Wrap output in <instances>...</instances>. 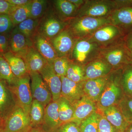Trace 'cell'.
Instances as JSON below:
<instances>
[{
    "mask_svg": "<svg viewBox=\"0 0 132 132\" xmlns=\"http://www.w3.org/2000/svg\"><path fill=\"white\" fill-rule=\"evenodd\" d=\"M15 27L8 14H0V34H9Z\"/></svg>",
    "mask_w": 132,
    "mask_h": 132,
    "instance_id": "obj_37",
    "label": "cell"
},
{
    "mask_svg": "<svg viewBox=\"0 0 132 132\" xmlns=\"http://www.w3.org/2000/svg\"><path fill=\"white\" fill-rule=\"evenodd\" d=\"M82 67L84 81L105 77L113 70L106 61L101 58L90 62Z\"/></svg>",
    "mask_w": 132,
    "mask_h": 132,
    "instance_id": "obj_14",
    "label": "cell"
},
{
    "mask_svg": "<svg viewBox=\"0 0 132 132\" xmlns=\"http://www.w3.org/2000/svg\"><path fill=\"white\" fill-rule=\"evenodd\" d=\"M29 132H46L40 127L31 128Z\"/></svg>",
    "mask_w": 132,
    "mask_h": 132,
    "instance_id": "obj_46",
    "label": "cell"
},
{
    "mask_svg": "<svg viewBox=\"0 0 132 132\" xmlns=\"http://www.w3.org/2000/svg\"><path fill=\"white\" fill-rule=\"evenodd\" d=\"M126 131L127 132H132V123L129 124Z\"/></svg>",
    "mask_w": 132,
    "mask_h": 132,
    "instance_id": "obj_47",
    "label": "cell"
},
{
    "mask_svg": "<svg viewBox=\"0 0 132 132\" xmlns=\"http://www.w3.org/2000/svg\"><path fill=\"white\" fill-rule=\"evenodd\" d=\"M10 34H0V55L9 52Z\"/></svg>",
    "mask_w": 132,
    "mask_h": 132,
    "instance_id": "obj_39",
    "label": "cell"
},
{
    "mask_svg": "<svg viewBox=\"0 0 132 132\" xmlns=\"http://www.w3.org/2000/svg\"><path fill=\"white\" fill-rule=\"evenodd\" d=\"M98 132H118L101 114L98 124Z\"/></svg>",
    "mask_w": 132,
    "mask_h": 132,
    "instance_id": "obj_38",
    "label": "cell"
},
{
    "mask_svg": "<svg viewBox=\"0 0 132 132\" xmlns=\"http://www.w3.org/2000/svg\"><path fill=\"white\" fill-rule=\"evenodd\" d=\"M101 115L97 111L82 121L79 126L80 132H98V124Z\"/></svg>",
    "mask_w": 132,
    "mask_h": 132,
    "instance_id": "obj_33",
    "label": "cell"
},
{
    "mask_svg": "<svg viewBox=\"0 0 132 132\" xmlns=\"http://www.w3.org/2000/svg\"><path fill=\"white\" fill-rule=\"evenodd\" d=\"M102 47L97 43L87 39L76 41L74 46L71 60L83 66L100 58Z\"/></svg>",
    "mask_w": 132,
    "mask_h": 132,
    "instance_id": "obj_4",
    "label": "cell"
},
{
    "mask_svg": "<svg viewBox=\"0 0 132 132\" xmlns=\"http://www.w3.org/2000/svg\"><path fill=\"white\" fill-rule=\"evenodd\" d=\"M108 18L111 24L123 31V29L132 27V7L116 10Z\"/></svg>",
    "mask_w": 132,
    "mask_h": 132,
    "instance_id": "obj_23",
    "label": "cell"
},
{
    "mask_svg": "<svg viewBox=\"0 0 132 132\" xmlns=\"http://www.w3.org/2000/svg\"><path fill=\"white\" fill-rule=\"evenodd\" d=\"M131 97H132V96H131Z\"/></svg>",
    "mask_w": 132,
    "mask_h": 132,
    "instance_id": "obj_52",
    "label": "cell"
},
{
    "mask_svg": "<svg viewBox=\"0 0 132 132\" xmlns=\"http://www.w3.org/2000/svg\"><path fill=\"white\" fill-rule=\"evenodd\" d=\"M62 81L61 96L73 105L84 95L82 82L77 83L66 76L60 77Z\"/></svg>",
    "mask_w": 132,
    "mask_h": 132,
    "instance_id": "obj_16",
    "label": "cell"
},
{
    "mask_svg": "<svg viewBox=\"0 0 132 132\" xmlns=\"http://www.w3.org/2000/svg\"><path fill=\"white\" fill-rule=\"evenodd\" d=\"M14 7L6 0H0V14H9Z\"/></svg>",
    "mask_w": 132,
    "mask_h": 132,
    "instance_id": "obj_41",
    "label": "cell"
},
{
    "mask_svg": "<svg viewBox=\"0 0 132 132\" xmlns=\"http://www.w3.org/2000/svg\"><path fill=\"white\" fill-rule=\"evenodd\" d=\"M123 31L116 26L109 24L101 28L87 39L97 43L102 48L124 39Z\"/></svg>",
    "mask_w": 132,
    "mask_h": 132,
    "instance_id": "obj_9",
    "label": "cell"
},
{
    "mask_svg": "<svg viewBox=\"0 0 132 132\" xmlns=\"http://www.w3.org/2000/svg\"><path fill=\"white\" fill-rule=\"evenodd\" d=\"M7 1L15 7L27 5L32 0H6Z\"/></svg>",
    "mask_w": 132,
    "mask_h": 132,
    "instance_id": "obj_43",
    "label": "cell"
},
{
    "mask_svg": "<svg viewBox=\"0 0 132 132\" xmlns=\"http://www.w3.org/2000/svg\"><path fill=\"white\" fill-rule=\"evenodd\" d=\"M69 2L75 5L78 8H79L84 3L85 0H69Z\"/></svg>",
    "mask_w": 132,
    "mask_h": 132,
    "instance_id": "obj_45",
    "label": "cell"
},
{
    "mask_svg": "<svg viewBox=\"0 0 132 132\" xmlns=\"http://www.w3.org/2000/svg\"><path fill=\"white\" fill-rule=\"evenodd\" d=\"M48 1L46 0H32L31 4L30 18L40 19L49 8Z\"/></svg>",
    "mask_w": 132,
    "mask_h": 132,
    "instance_id": "obj_32",
    "label": "cell"
},
{
    "mask_svg": "<svg viewBox=\"0 0 132 132\" xmlns=\"http://www.w3.org/2000/svg\"><path fill=\"white\" fill-rule=\"evenodd\" d=\"M114 1L116 9L123 8L132 7V0H114Z\"/></svg>",
    "mask_w": 132,
    "mask_h": 132,
    "instance_id": "obj_42",
    "label": "cell"
},
{
    "mask_svg": "<svg viewBox=\"0 0 132 132\" xmlns=\"http://www.w3.org/2000/svg\"><path fill=\"white\" fill-rule=\"evenodd\" d=\"M31 128L29 117L19 105L4 121L2 127L6 132H27Z\"/></svg>",
    "mask_w": 132,
    "mask_h": 132,
    "instance_id": "obj_8",
    "label": "cell"
},
{
    "mask_svg": "<svg viewBox=\"0 0 132 132\" xmlns=\"http://www.w3.org/2000/svg\"><path fill=\"white\" fill-rule=\"evenodd\" d=\"M53 2L54 10L63 20L68 21L76 16L79 8L69 0H56Z\"/></svg>",
    "mask_w": 132,
    "mask_h": 132,
    "instance_id": "obj_25",
    "label": "cell"
},
{
    "mask_svg": "<svg viewBox=\"0 0 132 132\" xmlns=\"http://www.w3.org/2000/svg\"><path fill=\"white\" fill-rule=\"evenodd\" d=\"M77 40L65 28L50 41L58 57H65L70 60L74 46Z\"/></svg>",
    "mask_w": 132,
    "mask_h": 132,
    "instance_id": "obj_10",
    "label": "cell"
},
{
    "mask_svg": "<svg viewBox=\"0 0 132 132\" xmlns=\"http://www.w3.org/2000/svg\"><path fill=\"white\" fill-rule=\"evenodd\" d=\"M111 24L108 17H75L68 21L65 28L78 40L90 38L97 30Z\"/></svg>",
    "mask_w": 132,
    "mask_h": 132,
    "instance_id": "obj_1",
    "label": "cell"
},
{
    "mask_svg": "<svg viewBox=\"0 0 132 132\" xmlns=\"http://www.w3.org/2000/svg\"><path fill=\"white\" fill-rule=\"evenodd\" d=\"M52 94L53 101H57L61 96L62 81L55 72L52 64L48 63L40 72Z\"/></svg>",
    "mask_w": 132,
    "mask_h": 132,
    "instance_id": "obj_13",
    "label": "cell"
},
{
    "mask_svg": "<svg viewBox=\"0 0 132 132\" xmlns=\"http://www.w3.org/2000/svg\"><path fill=\"white\" fill-rule=\"evenodd\" d=\"M121 85L124 94L132 96V62L120 69Z\"/></svg>",
    "mask_w": 132,
    "mask_h": 132,
    "instance_id": "obj_28",
    "label": "cell"
},
{
    "mask_svg": "<svg viewBox=\"0 0 132 132\" xmlns=\"http://www.w3.org/2000/svg\"><path fill=\"white\" fill-rule=\"evenodd\" d=\"M31 78V93L35 100L45 107L53 101L52 94L42 76L39 72L29 73Z\"/></svg>",
    "mask_w": 132,
    "mask_h": 132,
    "instance_id": "obj_11",
    "label": "cell"
},
{
    "mask_svg": "<svg viewBox=\"0 0 132 132\" xmlns=\"http://www.w3.org/2000/svg\"><path fill=\"white\" fill-rule=\"evenodd\" d=\"M116 105L123 114L127 121L132 123V97L124 95Z\"/></svg>",
    "mask_w": 132,
    "mask_h": 132,
    "instance_id": "obj_34",
    "label": "cell"
},
{
    "mask_svg": "<svg viewBox=\"0 0 132 132\" xmlns=\"http://www.w3.org/2000/svg\"><path fill=\"white\" fill-rule=\"evenodd\" d=\"M116 9L114 1L86 0L78 9L76 17L106 18Z\"/></svg>",
    "mask_w": 132,
    "mask_h": 132,
    "instance_id": "obj_6",
    "label": "cell"
},
{
    "mask_svg": "<svg viewBox=\"0 0 132 132\" xmlns=\"http://www.w3.org/2000/svg\"><path fill=\"white\" fill-rule=\"evenodd\" d=\"M131 52H132V51Z\"/></svg>",
    "mask_w": 132,
    "mask_h": 132,
    "instance_id": "obj_53",
    "label": "cell"
},
{
    "mask_svg": "<svg viewBox=\"0 0 132 132\" xmlns=\"http://www.w3.org/2000/svg\"><path fill=\"white\" fill-rule=\"evenodd\" d=\"M108 76L83 81L82 90L84 95L97 104L106 85Z\"/></svg>",
    "mask_w": 132,
    "mask_h": 132,
    "instance_id": "obj_19",
    "label": "cell"
},
{
    "mask_svg": "<svg viewBox=\"0 0 132 132\" xmlns=\"http://www.w3.org/2000/svg\"><path fill=\"white\" fill-rule=\"evenodd\" d=\"M40 19L29 18L15 26L18 31L27 38L31 39L37 33V28Z\"/></svg>",
    "mask_w": 132,
    "mask_h": 132,
    "instance_id": "obj_30",
    "label": "cell"
},
{
    "mask_svg": "<svg viewBox=\"0 0 132 132\" xmlns=\"http://www.w3.org/2000/svg\"><path fill=\"white\" fill-rule=\"evenodd\" d=\"M29 131H28V132H29Z\"/></svg>",
    "mask_w": 132,
    "mask_h": 132,
    "instance_id": "obj_51",
    "label": "cell"
},
{
    "mask_svg": "<svg viewBox=\"0 0 132 132\" xmlns=\"http://www.w3.org/2000/svg\"><path fill=\"white\" fill-rule=\"evenodd\" d=\"M127 132L126 131H121V132Z\"/></svg>",
    "mask_w": 132,
    "mask_h": 132,
    "instance_id": "obj_50",
    "label": "cell"
},
{
    "mask_svg": "<svg viewBox=\"0 0 132 132\" xmlns=\"http://www.w3.org/2000/svg\"><path fill=\"white\" fill-rule=\"evenodd\" d=\"M59 118L62 124L71 122L73 118L74 108L73 105L64 97L57 101Z\"/></svg>",
    "mask_w": 132,
    "mask_h": 132,
    "instance_id": "obj_27",
    "label": "cell"
},
{
    "mask_svg": "<svg viewBox=\"0 0 132 132\" xmlns=\"http://www.w3.org/2000/svg\"><path fill=\"white\" fill-rule=\"evenodd\" d=\"M17 79L12 72L7 61L3 56L0 55V79L11 86L14 85Z\"/></svg>",
    "mask_w": 132,
    "mask_h": 132,
    "instance_id": "obj_31",
    "label": "cell"
},
{
    "mask_svg": "<svg viewBox=\"0 0 132 132\" xmlns=\"http://www.w3.org/2000/svg\"><path fill=\"white\" fill-rule=\"evenodd\" d=\"M68 21L61 19L54 9H50L49 7L40 20L36 33L50 40L65 28Z\"/></svg>",
    "mask_w": 132,
    "mask_h": 132,
    "instance_id": "obj_5",
    "label": "cell"
},
{
    "mask_svg": "<svg viewBox=\"0 0 132 132\" xmlns=\"http://www.w3.org/2000/svg\"><path fill=\"white\" fill-rule=\"evenodd\" d=\"M55 132H80L79 126L72 121L62 124Z\"/></svg>",
    "mask_w": 132,
    "mask_h": 132,
    "instance_id": "obj_40",
    "label": "cell"
},
{
    "mask_svg": "<svg viewBox=\"0 0 132 132\" xmlns=\"http://www.w3.org/2000/svg\"><path fill=\"white\" fill-rule=\"evenodd\" d=\"M100 58L104 59L113 70L122 68L132 62V53L124 39L105 47H102Z\"/></svg>",
    "mask_w": 132,
    "mask_h": 132,
    "instance_id": "obj_3",
    "label": "cell"
},
{
    "mask_svg": "<svg viewBox=\"0 0 132 132\" xmlns=\"http://www.w3.org/2000/svg\"><path fill=\"white\" fill-rule=\"evenodd\" d=\"M66 77L74 82L79 83L84 81L83 67L71 61Z\"/></svg>",
    "mask_w": 132,
    "mask_h": 132,
    "instance_id": "obj_35",
    "label": "cell"
},
{
    "mask_svg": "<svg viewBox=\"0 0 132 132\" xmlns=\"http://www.w3.org/2000/svg\"><path fill=\"white\" fill-rule=\"evenodd\" d=\"M33 46L50 64H52L58 55L50 40L36 33L31 38Z\"/></svg>",
    "mask_w": 132,
    "mask_h": 132,
    "instance_id": "obj_20",
    "label": "cell"
},
{
    "mask_svg": "<svg viewBox=\"0 0 132 132\" xmlns=\"http://www.w3.org/2000/svg\"><path fill=\"white\" fill-rule=\"evenodd\" d=\"M62 125L59 118L57 101H52L45 108V115L40 128L46 132H55Z\"/></svg>",
    "mask_w": 132,
    "mask_h": 132,
    "instance_id": "obj_17",
    "label": "cell"
},
{
    "mask_svg": "<svg viewBox=\"0 0 132 132\" xmlns=\"http://www.w3.org/2000/svg\"><path fill=\"white\" fill-rule=\"evenodd\" d=\"M71 61L68 58L58 57L55 59L52 63L55 72L60 76H66Z\"/></svg>",
    "mask_w": 132,
    "mask_h": 132,
    "instance_id": "obj_36",
    "label": "cell"
},
{
    "mask_svg": "<svg viewBox=\"0 0 132 132\" xmlns=\"http://www.w3.org/2000/svg\"><path fill=\"white\" fill-rule=\"evenodd\" d=\"M9 64L12 72L17 78L28 74L25 61L22 57L9 51L3 55Z\"/></svg>",
    "mask_w": 132,
    "mask_h": 132,
    "instance_id": "obj_24",
    "label": "cell"
},
{
    "mask_svg": "<svg viewBox=\"0 0 132 132\" xmlns=\"http://www.w3.org/2000/svg\"><path fill=\"white\" fill-rule=\"evenodd\" d=\"M10 51L22 57L28 48L33 46L31 39L26 37L15 27L10 34Z\"/></svg>",
    "mask_w": 132,
    "mask_h": 132,
    "instance_id": "obj_18",
    "label": "cell"
},
{
    "mask_svg": "<svg viewBox=\"0 0 132 132\" xmlns=\"http://www.w3.org/2000/svg\"><path fill=\"white\" fill-rule=\"evenodd\" d=\"M32 2L24 6L14 7L11 10L9 15L15 27L30 18Z\"/></svg>",
    "mask_w": 132,
    "mask_h": 132,
    "instance_id": "obj_29",
    "label": "cell"
},
{
    "mask_svg": "<svg viewBox=\"0 0 132 132\" xmlns=\"http://www.w3.org/2000/svg\"><path fill=\"white\" fill-rule=\"evenodd\" d=\"M22 58L26 62L28 73L39 72L47 64V61L33 46L28 48Z\"/></svg>",
    "mask_w": 132,
    "mask_h": 132,
    "instance_id": "obj_21",
    "label": "cell"
},
{
    "mask_svg": "<svg viewBox=\"0 0 132 132\" xmlns=\"http://www.w3.org/2000/svg\"><path fill=\"white\" fill-rule=\"evenodd\" d=\"M45 107L35 100H33L29 112L31 128L40 127L45 115Z\"/></svg>",
    "mask_w": 132,
    "mask_h": 132,
    "instance_id": "obj_26",
    "label": "cell"
},
{
    "mask_svg": "<svg viewBox=\"0 0 132 132\" xmlns=\"http://www.w3.org/2000/svg\"><path fill=\"white\" fill-rule=\"evenodd\" d=\"M121 85L119 69L113 70L109 75L104 90L97 103L100 113L108 108L117 105L124 96Z\"/></svg>",
    "mask_w": 132,
    "mask_h": 132,
    "instance_id": "obj_2",
    "label": "cell"
},
{
    "mask_svg": "<svg viewBox=\"0 0 132 132\" xmlns=\"http://www.w3.org/2000/svg\"><path fill=\"white\" fill-rule=\"evenodd\" d=\"M74 113L72 121L79 126L81 123L98 111L97 104L85 96L73 105Z\"/></svg>",
    "mask_w": 132,
    "mask_h": 132,
    "instance_id": "obj_15",
    "label": "cell"
},
{
    "mask_svg": "<svg viewBox=\"0 0 132 132\" xmlns=\"http://www.w3.org/2000/svg\"><path fill=\"white\" fill-rule=\"evenodd\" d=\"M18 105L16 97L10 86L0 79V117L3 122Z\"/></svg>",
    "mask_w": 132,
    "mask_h": 132,
    "instance_id": "obj_12",
    "label": "cell"
},
{
    "mask_svg": "<svg viewBox=\"0 0 132 132\" xmlns=\"http://www.w3.org/2000/svg\"><path fill=\"white\" fill-rule=\"evenodd\" d=\"M101 113L118 132L126 131L127 129L129 124L116 105L105 109Z\"/></svg>",
    "mask_w": 132,
    "mask_h": 132,
    "instance_id": "obj_22",
    "label": "cell"
},
{
    "mask_svg": "<svg viewBox=\"0 0 132 132\" xmlns=\"http://www.w3.org/2000/svg\"><path fill=\"white\" fill-rule=\"evenodd\" d=\"M31 78L29 74L18 78L14 85L10 86L14 93L18 105L29 117V112L33 100L31 88Z\"/></svg>",
    "mask_w": 132,
    "mask_h": 132,
    "instance_id": "obj_7",
    "label": "cell"
},
{
    "mask_svg": "<svg viewBox=\"0 0 132 132\" xmlns=\"http://www.w3.org/2000/svg\"><path fill=\"white\" fill-rule=\"evenodd\" d=\"M3 123V121L0 117V129L2 128V127Z\"/></svg>",
    "mask_w": 132,
    "mask_h": 132,
    "instance_id": "obj_48",
    "label": "cell"
},
{
    "mask_svg": "<svg viewBox=\"0 0 132 132\" xmlns=\"http://www.w3.org/2000/svg\"><path fill=\"white\" fill-rule=\"evenodd\" d=\"M0 132H5V131H4V130H3L2 128H1L0 129Z\"/></svg>",
    "mask_w": 132,
    "mask_h": 132,
    "instance_id": "obj_49",
    "label": "cell"
},
{
    "mask_svg": "<svg viewBox=\"0 0 132 132\" xmlns=\"http://www.w3.org/2000/svg\"><path fill=\"white\" fill-rule=\"evenodd\" d=\"M124 41L127 46L131 52L132 51V30L124 38Z\"/></svg>",
    "mask_w": 132,
    "mask_h": 132,
    "instance_id": "obj_44",
    "label": "cell"
}]
</instances>
